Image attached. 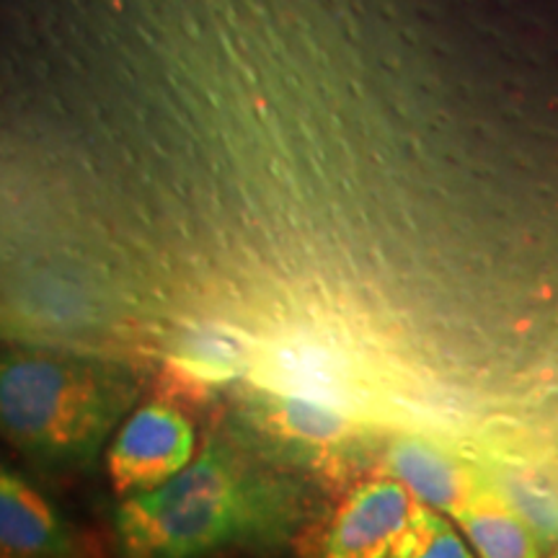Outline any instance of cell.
<instances>
[{"label":"cell","mask_w":558,"mask_h":558,"mask_svg":"<svg viewBox=\"0 0 558 558\" xmlns=\"http://www.w3.org/2000/svg\"><path fill=\"white\" fill-rule=\"evenodd\" d=\"M290 522L288 481L220 437L163 486L130 494L117 509V535L132 556L271 546L288 538Z\"/></svg>","instance_id":"1"},{"label":"cell","mask_w":558,"mask_h":558,"mask_svg":"<svg viewBox=\"0 0 558 558\" xmlns=\"http://www.w3.org/2000/svg\"><path fill=\"white\" fill-rule=\"evenodd\" d=\"M135 399V375L117 362L0 349V437L45 469L94 463Z\"/></svg>","instance_id":"2"},{"label":"cell","mask_w":558,"mask_h":558,"mask_svg":"<svg viewBox=\"0 0 558 558\" xmlns=\"http://www.w3.org/2000/svg\"><path fill=\"white\" fill-rule=\"evenodd\" d=\"M197 432L171 401L156 399L132 411L107 450V473L120 497L163 486L194 460Z\"/></svg>","instance_id":"3"},{"label":"cell","mask_w":558,"mask_h":558,"mask_svg":"<svg viewBox=\"0 0 558 558\" xmlns=\"http://www.w3.org/2000/svg\"><path fill=\"white\" fill-rule=\"evenodd\" d=\"M418 501L401 481L380 478L360 486L331 522L324 548L329 556H399Z\"/></svg>","instance_id":"4"},{"label":"cell","mask_w":558,"mask_h":558,"mask_svg":"<svg viewBox=\"0 0 558 558\" xmlns=\"http://www.w3.org/2000/svg\"><path fill=\"white\" fill-rule=\"evenodd\" d=\"M254 362L256 347L246 333L226 324H197L171 341L166 378L173 390L202 393L246 378Z\"/></svg>","instance_id":"5"},{"label":"cell","mask_w":558,"mask_h":558,"mask_svg":"<svg viewBox=\"0 0 558 558\" xmlns=\"http://www.w3.org/2000/svg\"><path fill=\"white\" fill-rule=\"evenodd\" d=\"M0 554L68 556L73 554L68 522L24 473L0 460Z\"/></svg>","instance_id":"6"},{"label":"cell","mask_w":558,"mask_h":558,"mask_svg":"<svg viewBox=\"0 0 558 558\" xmlns=\"http://www.w3.org/2000/svg\"><path fill=\"white\" fill-rule=\"evenodd\" d=\"M256 422L271 439L295 448L324 450L352 435V416L337 403L262 390Z\"/></svg>","instance_id":"7"},{"label":"cell","mask_w":558,"mask_h":558,"mask_svg":"<svg viewBox=\"0 0 558 558\" xmlns=\"http://www.w3.org/2000/svg\"><path fill=\"white\" fill-rule=\"evenodd\" d=\"M388 471L418 505L435 512H458L473 497L465 471L448 452L424 439H399L388 450Z\"/></svg>","instance_id":"8"},{"label":"cell","mask_w":558,"mask_h":558,"mask_svg":"<svg viewBox=\"0 0 558 558\" xmlns=\"http://www.w3.org/2000/svg\"><path fill=\"white\" fill-rule=\"evenodd\" d=\"M456 518L463 525L465 538L481 556L522 558L533 554V538H530L525 522L507 507L471 497L458 509Z\"/></svg>","instance_id":"9"},{"label":"cell","mask_w":558,"mask_h":558,"mask_svg":"<svg viewBox=\"0 0 558 558\" xmlns=\"http://www.w3.org/2000/svg\"><path fill=\"white\" fill-rule=\"evenodd\" d=\"M399 556H471L469 546L460 535L452 530L448 522L439 520L437 514H432V509L418 507V514L411 525L407 541L399 550Z\"/></svg>","instance_id":"10"}]
</instances>
